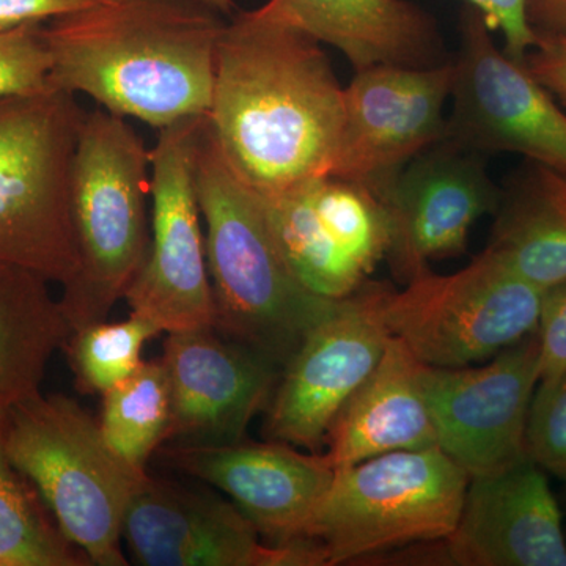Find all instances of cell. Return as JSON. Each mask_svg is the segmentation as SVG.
<instances>
[{
	"label": "cell",
	"instance_id": "1",
	"mask_svg": "<svg viewBox=\"0 0 566 566\" xmlns=\"http://www.w3.org/2000/svg\"><path fill=\"white\" fill-rule=\"evenodd\" d=\"M345 87L322 43L270 2L227 21L207 126L230 167L262 197L331 175Z\"/></svg>",
	"mask_w": 566,
	"mask_h": 566
},
{
	"label": "cell",
	"instance_id": "2",
	"mask_svg": "<svg viewBox=\"0 0 566 566\" xmlns=\"http://www.w3.org/2000/svg\"><path fill=\"white\" fill-rule=\"evenodd\" d=\"M227 21L199 0H114L51 21V87L158 129L207 115Z\"/></svg>",
	"mask_w": 566,
	"mask_h": 566
},
{
	"label": "cell",
	"instance_id": "3",
	"mask_svg": "<svg viewBox=\"0 0 566 566\" xmlns=\"http://www.w3.org/2000/svg\"><path fill=\"white\" fill-rule=\"evenodd\" d=\"M196 189L207 229L214 327L282 371L337 301L297 281L275 243L262 196L230 167L207 115L197 142Z\"/></svg>",
	"mask_w": 566,
	"mask_h": 566
},
{
	"label": "cell",
	"instance_id": "4",
	"mask_svg": "<svg viewBox=\"0 0 566 566\" xmlns=\"http://www.w3.org/2000/svg\"><path fill=\"white\" fill-rule=\"evenodd\" d=\"M150 150L125 117L98 107L82 122L70 177L77 273L59 300L70 334L107 322L150 248Z\"/></svg>",
	"mask_w": 566,
	"mask_h": 566
},
{
	"label": "cell",
	"instance_id": "5",
	"mask_svg": "<svg viewBox=\"0 0 566 566\" xmlns=\"http://www.w3.org/2000/svg\"><path fill=\"white\" fill-rule=\"evenodd\" d=\"M3 449L88 564L123 566V521L147 471L125 463L99 422L65 395L36 392L2 417Z\"/></svg>",
	"mask_w": 566,
	"mask_h": 566
},
{
	"label": "cell",
	"instance_id": "6",
	"mask_svg": "<svg viewBox=\"0 0 566 566\" xmlns=\"http://www.w3.org/2000/svg\"><path fill=\"white\" fill-rule=\"evenodd\" d=\"M85 114L54 87L0 99V263L62 286L80 264L70 177Z\"/></svg>",
	"mask_w": 566,
	"mask_h": 566
},
{
	"label": "cell",
	"instance_id": "7",
	"mask_svg": "<svg viewBox=\"0 0 566 566\" xmlns=\"http://www.w3.org/2000/svg\"><path fill=\"white\" fill-rule=\"evenodd\" d=\"M469 480L439 447L335 469L304 538L319 546L326 566L444 539L457 526Z\"/></svg>",
	"mask_w": 566,
	"mask_h": 566
},
{
	"label": "cell",
	"instance_id": "8",
	"mask_svg": "<svg viewBox=\"0 0 566 566\" xmlns=\"http://www.w3.org/2000/svg\"><path fill=\"white\" fill-rule=\"evenodd\" d=\"M545 290L483 251L455 274L427 270L387 285L385 318L392 337L428 367L486 363L538 326Z\"/></svg>",
	"mask_w": 566,
	"mask_h": 566
},
{
	"label": "cell",
	"instance_id": "9",
	"mask_svg": "<svg viewBox=\"0 0 566 566\" xmlns=\"http://www.w3.org/2000/svg\"><path fill=\"white\" fill-rule=\"evenodd\" d=\"M205 115L158 129L150 150V248L125 294L132 314L161 333L214 326L202 212L196 189V150Z\"/></svg>",
	"mask_w": 566,
	"mask_h": 566
},
{
	"label": "cell",
	"instance_id": "10",
	"mask_svg": "<svg viewBox=\"0 0 566 566\" xmlns=\"http://www.w3.org/2000/svg\"><path fill=\"white\" fill-rule=\"evenodd\" d=\"M447 139L480 155L516 153L566 174V114L526 61L510 57L475 7L460 13Z\"/></svg>",
	"mask_w": 566,
	"mask_h": 566
},
{
	"label": "cell",
	"instance_id": "11",
	"mask_svg": "<svg viewBox=\"0 0 566 566\" xmlns=\"http://www.w3.org/2000/svg\"><path fill=\"white\" fill-rule=\"evenodd\" d=\"M386 283L365 282L316 323L282 368L268 405L266 434L318 452L340 409L381 360L390 335Z\"/></svg>",
	"mask_w": 566,
	"mask_h": 566
},
{
	"label": "cell",
	"instance_id": "12",
	"mask_svg": "<svg viewBox=\"0 0 566 566\" xmlns=\"http://www.w3.org/2000/svg\"><path fill=\"white\" fill-rule=\"evenodd\" d=\"M262 199L279 251L316 296L344 300L387 256L389 216L360 182L324 175Z\"/></svg>",
	"mask_w": 566,
	"mask_h": 566
},
{
	"label": "cell",
	"instance_id": "13",
	"mask_svg": "<svg viewBox=\"0 0 566 566\" xmlns=\"http://www.w3.org/2000/svg\"><path fill=\"white\" fill-rule=\"evenodd\" d=\"M538 334L480 365L423 368V390L439 449L469 476L527 457V423L538 386Z\"/></svg>",
	"mask_w": 566,
	"mask_h": 566
},
{
	"label": "cell",
	"instance_id": "14",
	"mask_svg": "<svg viewBox=\"0 0 566 566\" xmlns=\"http://www.w3.org/2000/svg\"><path fill=\"white\" fill-rule=\"evenodd\" d=\"M452 59L431 69L375 65L345 87L344 123L333 177L381 197L420 153L447 136Z\"/></svg>",
	"mask_w": 566,
	"mask_h": 566
},
{
	"label": "cell",
	"instance_id": "15",
	"mask_svg": "<svg viewBox=\"0 0 566 566\" xmlns=\"http://www.w3.org/2000/svg\"><path fill=\"white\" fill-rule=\"evenodd\" d=\"M230 501L145 475L134 491L123 538L145 566H326L307 538L266 546Z\"/></svg>",
	"mask_w": 566,
	"mask_h": 566
},
{
	"label": "cell",
	"instance_id": "16",
	"mask_svg": "<svg viewBox=\"0 0 566 566\" xmlns=\"http://www.w3.org/2000/svg\"><path fill=\"white\" fill-rule=\"evenodd\" d=\"M379 200L390 222L386 260L406 283L430 263L463 255L474 223L497 210L501 189L485 156L446 137L416 156Z\"/></svg>",
	"mask_w": 566,
	"mask_h": 566
},
{
	"label": "cell",
	"instance_id": "17",
	"mask_svg": "<svg viewBox=\"0 0 566 566\" xmlns=\"http://www.w3.org/2000/svg\"><path fill=\"white\" fill-rule=\"evenodd\" d=\"M170 386L166 441L229 446L270 405L281 368L214 326L167 334L161 357Z\"/></svg>",
	"mask_w": 566,
	"mask_h": 566
},
{
	"label": "cell",
	"instance_id": "18",
	"mask_svg": "<svg viewBox=\"0 0 566 566\" xmlns=\"http://www.w3.org/2000/svg\"><path fill=\"white\" fill-rule=\"evenodd\" d=\"M436 547L439 565L566 566L562 513L545 469L527 455L471 476L457 526Z\"/></svg>",
	"mask_w": 566,
	"mask_h": 566
},
{
	"label": "cell",
	"instance_id": "19",
	"mask_svg": "<svg viewBox=\"0 0 566 566\" xmlns=\"http://www.w3.org/2000/svg\"><path fill=\"white\" fill-rule=\"evenodd\" d=\"M161 457L178 471L218 488L274 545L304 538L335 476L326 457L277 441L175 444L161 449Z\"/></svg>",
	"mask_w": 566,
	"mask_h": 566
},
{
	"label": "cell",
	"instance_id": "20",
	"mask_svg": "<svg viewBox=\"0 0 566 566\" xmlns=\"http://www.w3.org/2000/svg\"><path fill=\"white\" fill-rule=\"evenodd\" d=\"M282 17L342 52L354 70L431 69L450 61L438 21L409 0H268Z\"/></svg>",
	"mask_w": 566,
	"mask_h": 566
},
{
	"label": "cell",
	"instance_id": "21",
	"mask_svg": "<svg viewBox=\"0 0 566 566\" xmlns=\"http://www.w3.org/2000/svg\"><path fill=\"white\" fill-rule=\"evenodd\" d=\"M424 364L390 337L381 360L340 409L327 433L334 469L401 450L438 447L423 390Z\"/></svg>",
	"mask_w": 566,
	"mask_h": 566
},
{
	"label": "cell",
	"instance_id": "22",
	"mask_svg": "<svg viewBox=\"0 0 566 566\" xmlns=\"http://www.w3.org/2000/svg\"><path fill=\"white\" fill-rule=\"evenodd\" d=\"M485 251L539 289L566 281V174L528 161L501 191Z\"/></svg>",
	"mask_w": 566,
	"mask_h": 566
},
{
	"label": "cell",
	"instance_id": "23",
	"mask_svg": "<svg viewBox=\"0 0 566 566\" xmlns=\"http://www.w3.org/2000/svg\"><path fill=\"white\" fill-rule=\"evenodd\" d=\"M48 283L31 270L0 263V412L40 392L52 354L69 338Z\"/></svg>",
	"mask_w": 566,
	"mask_h": 566
},
{
	"label": "cell",
	"instance_id": "24",
	"mask_svg": "<svg viewBox=\"0 0 566 566\" xmlns=\"http://www.w3.org/2000/svg\"><path fill=\"white\" fill-rule=\"evenodd\" d=\"M170 386L159 360L144 363L136 374L103 394L99 420L111 449L136 471L167 439L170 424Z\"/></svg>",
	"mask_w": 566,
	"mask_h": 566
},
{
	"label": "cell",
	"instance_id": "25",
	"mask_svg": "<svg viewBox=\"0 0 566 566\" xmlns=\"http://www.w3.org/2000/svg\"><path fill=\"white\" fill-rule=\"evenodd\" d=\"M0 412V566L91 565L59 528L46 523L11 465Z\"/></svg>",
	"mask_w": 566,
	"mask_h": 566
},
{
	"label": "cell",
	"instance_id": "26",
	"mask_svg": "<svg viewBox=\"0 0 566 566\" xmlns=\"http://www.w3.org/2000/svg\"><path fill=\"white\" fill-rule=\"evenodd\" d=\"M161 331L142 316L120 323H96L73 331L65 348L76 387L82 394H106L144 364V345Z\"/></svg>",
	"mask_w": 566,
	"mask_h": 566
},
{
	"label": "cell",
	"instance_id": "27",
	"mask_svg": "<svg viewBox=\"0 0 566 566\" xmlns=\"http://www.w3.org/2000/svg\"><path fill=\"white\" fill-rule=\"evenodd\" d=\"M51 66L43 25L0 31V99L48 91Z\"/></svg>",
	"mask_w": 566,
	"mask_h": 566
},
{
	"label": "cell",
	"instance_id": "28",
	"mask_svg": "<svg viewBox=\"0 0 566 566\" xmlns=\"http://www.w3.org/2000/svg\"><path fill=\"white\" fill-rule=\"evenodd\" d=\"M527 455L545 472L566 480V371L536 386L528 415Z\"/></svg>",
	"mask_w": 566,
	"mask_h": 566
},
{
	"label": "cell",
	"instance_id": "29",
	"mask_svg": "<svg viewBox=\"0 0 566 566\" xmlns=\"http://www.w3.org/2000/svg\"><path fill=\"white\" fill-rule=\"evenodd\" d=\"M538 385L554 381L566 371V281L543 293L538 326Z\"/></svg>",
	"mask_w": 566,
	"mask_h": 566
},
{
	"label": "cell",
	"instance_id": "30",
	"mask_svg": "<svg viewBox=\"0 0 566 566\" xmlns=\"http://www.w3.org/2000/svg\"><path fill=\"white\" fill-rule=\"evenodd\" d=\"M528 0H485L483 17L491 31L504 35V51L516 61H526L538 36L527 20Z\"/></svg>",
	"mask_w": 566,
	"mask_h": 566
},
{
	"label": "cell",
	"instance_id": "31",
	"mask_svg": "<svg viewBox=\"0 0 566 566\" xmlns=\"http://www.w3.org/2000/svg\"><path fill=\"white\" fill-rule=\"evenodd\" d=\"M114 0H0V31L43 24Z\"/></svg>",
	"mask_w": 566,
	"mask_h": 566
},
{
	"label": "cell",
	"instance_id": "32",
	"mask_svg": "<svg viewBox=\"0 0 566 566\" xmlns=\"http://www.w3.org/2000/svg\"><path fill=\"white\" fill-rule=\"evenodd\" d=\"M526 63L536 80L566 106V36H538Z\"/></svg>",
	"mask_w": 566,
	"mask_h": 566
},
{
	"label": "cell",
	"instance_id": "33",
	"mask_svg": "<svg viewBox=\"0 0 566 566\" xmlns=\"http://www.w3.org/2000/svg\"><path fill=\"white\" fill-rule=\"evenodd\" d=\"M527 20L536 36H566V0H528Z\"/></svg>",
	"mask_w": 566,
	"mask_h": 566
},
{
	"label": "cell",
	"instance_id": "34",
	"mask_svg": "<svg viewBox=\"0 0 566 566\" xmlns=\"http://www.w3.org/2000/svg\"><path fill=\"white\" fill-rule=\"evenodd\" d=\"M199 2L205 3V6L211 7L212 10L219 11L223 17L232 18L234 14V6L233 0H199Z\"/></svg>",
	"mask_w": 566,
	"mask_h": 566
},
{
	"label": "cell",
	"instance_id": "35",
	"mask_svg": "<svg viewBox=\"0 0 566 566\" xmlns=\"http://www.w3.org/2000/svg\"><path fill=\"white\" fill-rule=\"evenodd\" d=\"M469 6L475 7L476 10L482 11L485 10V0H464Z\"/></svg>",
	"mask_w": 566,
	"mask_h": 566
}]
</instances>
